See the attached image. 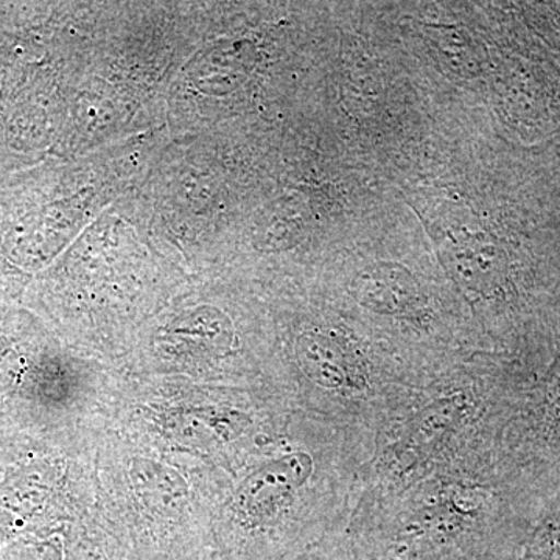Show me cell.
Listing matches in <instances>:
<instances>
[{"label": "cell", "mask_w": 560, "mask_h": 560, "mask_svg": "<svg viewBox=\"0 0 560 560\" xmlns=\"http://www.w3.org/2000/svg\"><path fill=\"white\" fill-rule=\"evenodd\" d=\"M401 271H375L360 283L361 300L372 308L383 312L400 311L405 302L410 301L412 283L410 278L401 280Z\"/></svg>", "instance_id": "1"}, {"label": "cell", "mask_w": 560, "mask_h": 560, "mask_svg": "<svg viewBox=\"0 0 560 560\" xmlns=\"http://www.w3.org/2000/svg\"><path fill=\"white\" fill-rule=\"evenodd\" d=\"M318 345L320 357L316 360V374L320 383L334 388L348 383L349 366H346L345 353L329 341H319Z\"/></svg>", "instance_id": "2"}]
</instances>
